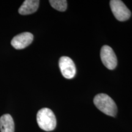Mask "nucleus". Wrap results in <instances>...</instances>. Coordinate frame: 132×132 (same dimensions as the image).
Instances as JSON below:
<instances>
[{
  "label": "nucleus",
  "mask_w": 132,
  "mask_h": 132,
  "mask_svg": "<svg viewBox=\"0 0 132 132\" xmlns=\"http://www.w3.org/2000/svg\"><path fill=\"white\" fill-rule=\"evenodd\" d=\"M95 106L105 114L114 117L118 112V108L114 101L109 95L105 94H99L94 98Z\"/></svg>",
  "instance_id": "obj_1"
},
{
  "label": "nucleus",
  "mask_w": 132,
  "mask_h": 132,
  "mask_svg": "<svg viewBox=\"0 0 132 132\" xmlns=\"http://www.w3.org/2000/svg\"><path fill=\"white\" fill-rule=\"evenodd\" d=\"M37 122L39 127L47 131H52L56 127L55 115L49 108H44L38 111Z\"/></svg>",
  "instance_id": "obj_2"
},
{
  "label": "nucleus",
  "mask_w": 132,
  "mask_h": 132,
  "mask_svg": "<svg viewBox=\"0 0 132 132\" xmlns=\"http://www.w3.org/2000/svg\"><path fill=\"white\" fill-rule=\"evenodd\" d=\"M110 4L112 12L118 20L124 21L130 19L131 12L122 1L120 0H111Z\"/></svg>",
  "instance_id": "obj_3"
},
{
  "label": "nucleus",
  "mask_w": 132,
  "mask_h": 132,
  "mask_svg": "<svg viewBox=\"0 0 132 132\" xmlns=\"http://www.w3.org/2000/svg\"><path fill=\"white\" fill-rule=\"evenodd\" d=\"M100 57L102 63L110 70H114L118 64L116 56L113 50L108 45L102 47L100 52Z\"/></svg>",
  "instance_id": "obj_4"
},
{
  "label": "nucleus",
  "mask_w": 132,
  "mask_h": 132,
  "mask_svg": "<svg viewBox=\"0 0 132 132\" xmlns=\"http://www.w3.org/2000/svg\"><path fill=\"white\" fill-rule=\"evenodd\" d=\"M59 66L64 78L72 79L76 74V67L72 59L67 56H62L59 59Z\"/></svg>",
  "instance_id": "obj_5"
},
{
  "label": "nucleus",
  "mask_w": 132,
  "mask_h": 132,
  "mask_svg": "<svg viewBox=\"0 0 132 132\" xmlns=\"http://www.w3.org/2000/svg\"><path fill=\"white\" fill-rule=\"evenodd\" d=\"M34 36L31 33L25 32L16 35L11 41V45L17 50L23 49L32 43Z\"/></svg>",
  "instance_id": "obj_6"
},
{
  "label": "nucleus",
  "mask_w": 132,
  "mask_h": 132,
  "mask_svg": "<svg viewBox=\"0 0 132 132\" xmlns=\"http://www.w3.org/2000/svg\"><path fill=\"white\" fill-rule=\"evenodd\" d=\"M40 1L39 0H26L19 9L21 15H29L33 14L37 11Z\"/></svg>",
  "instance_id": "obj_7"
},
{
  "label": "nucleus",
  "mask_w": 132,
  "mask_h": 132,
  "mask_svg": "<svg viewBox=\"0 0 132 132\" xmlns=\"http://www.w3.org/2000/svg\"><path fill=\"white\" fill-rule=\"evenodd\" d=\"M14 120L10 114L3 115L0 118V131L1 132H14Z\"/></svg>",
  "instance_id": "obj_8"
},
{
  "label": "nucleus",
  "mask_w": 132,
  "mask_h": 132,
  "mask_svg": "<svg viewBox=\"0 0 132 132\" xmlns=\"http://www.w3.org/2000/svg\"><path fill=\"white\" fill-rule=\"evenodd\" d=\"M49 3L54 9L58 11L64 12L67 9V3L66 0H50Z\"/></svg>",
  "instance_id": "obj_9"
}]
</instances>
